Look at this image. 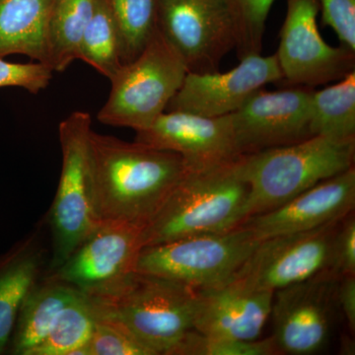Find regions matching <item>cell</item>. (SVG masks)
<instances>
[{
    "label": "cell",
    "instance_id": "cell-16",
    "mask_svg": "<svg viewBox=\"0 0 355 355\" xmlns=\"http://www.w3.org/2000/svg\"><path fill=\"white\" fill-rule=\"evenodd\" d=\"M355 168L315 184L277 209L248 218L242 225L260 241L313 230L342 220L354 211Z\"/></svg>",
    "mask_w": 355,
    "mask_h": 355
},
{
    "label": "cell",
    "instance_id": "cell-3",
    "mask_svg": "<svg viewBox=\"0 0 355 355\" xmlns=\"http://www.w3.org/2000/svg\"><path fill=\"white\" fill-rule=\"evenodd\" d=\"M235 162L187 170L164 205L142 229V248L241 226L249 218L250 191Z\"/></svg>",
    "mask_w": 355,
    "mask_h": 355
},
{
    "label": "cell",
    "instance_id": "cell-15",
    "mask_svg": "<svg viewBox=\"0 0 355 355\" xmlns=\"http://www.w3.org/2000/svg\"><path fill=\"white\" fill-rule=\"evenodd\" d=\"M135 141L182 156L189 170L230 164L241 156L227 116L207 118L186 112H164Z\"/></svg>",
    "mask_w": 355,
    "mask_h": 355
},
{
    "label": "cell",
    "instance_id": "cell-25",
    "mask_svg": "<svg viewBox=\"0 0 355 355\" xmlns=\"http://www.w3.org/2000/svg\"><path fill=\"white\" fill-rule=\"evenodd\" d=\"M80 60L110 80L123 67L118 30L106 0H98L84 33Z\"/></svg>",
    "mask_w": 355,
    "mask_h": 355
},
{
    "label": "cell",
    "instance_id": "cell-11",
    "mask_svg": "<svg viewBox=\"0 0 355 355\" xmlns=\"http://www.w3.org/2000/svg\"><path fill=\"white\" fill-rule=\"evenodd\" d=\"M342 220L263 240L233 279L275 292L326 272Z\"/></svg>",
    "mask_w": 355,
    "mask_h": 355
},
{
    "label": "cell",
    "instance_id": "cell-20",
    "mask_svg": "<svg viewBox=\"0 0 355 355\" xmlns=\"http://www.w3.org/2000/svg\"><path fill=\"white\" fill-rule=\"evenodd\" d=\"M43 252L34 236L0 268V354L6 349L23 301L36 286Z\"/></svg>",
    "mask_w": 355,
    "mask_h": 355
},
{
    "label": "cell",
    "instance_id": "cell-30",
    "mask_svg": "<svg viewBox=\"0 0 355 355\" xmlns=\"http://www.w3.org/2000/svg\"><path fill=\"white\" fill-rule=\"evenodd\" d=\"M323 273L335 280L355 275L354 211L340 222L331 245L328 268Z\"/></svg>",
    "mask_w": 355,
    "mask_h": 355
},
{
    "label": "cell",
    "instance_id": "cell-26",
    "mask_svg": "<svg viewBox=\"0 0 355 355\" xmlns=\"http://www.w3.org/2000/svg\"><path fill=\"white\" fill-rule=\"evenodd\" d=\"M279 354L272 336L263 340H238L216 338L191 331L169 355H275Z\"/></svg>",
    "mask_w": 355,
    "mask_h": 355
},
{
    "label": "cell",
    "instance_id": "cell-22",
    "mask_svg": "<svg viewBox=\"0 0 355 355\" xmlns=\"http://www.w3.org/2000/svg\"><path fill=\"white\" fill-rule=\"evenodd\" d=\"M313 137L355 139V70L340 83L314 90L311 104Z\"/></svg>",
    "mask_w": 355,
    "mask_h": 355
},
{
    "label": "cell",
    "instance_id": "cell-27",
    "mask_svg": "<svg viewBox=\"0 0 355 355\" xmlns=\"http://www.w3.org/2000/svg\"><path fill=\"white\" fill-rule=\"evenodd\" d=\"M239 25L237 55L239 60L260 55L266 18L275 0H230Z\"/></svg>",
    "mask_w": 355,
    "mask_h": 355
},
{
    "label": "cell",
    "instance_id": "cell-14",
    "mask_svg": "<svg viewBox=\"0 0 355 355\" xmlns=\"http://www.w3.org/2000/svg\"><path fill=\"white\" fill-rule=\"evenodd\" d=\"M144 227L123 221L99 222L51 279L83 293L99 291L135 270Z\"/></svg>",
    "mask_w": 355,
    "mask_h": 355
},
{
    "label": "cell",
    "instance_id": "cell-12",
    "mask_svg": "<svg viewBox=\"0 0 355 355\" xmlns=\"http://www.w3.org/2000/svg\"><path fill=\"white\" fill-rule=\"evenodd\" d=\"M336 282L326 273L275 292L272 338L279 354L320 352L330 336Z\"/></svg>",
    "mask_w": 355,
    "mask_h": 355
},
{
    "label": "cell",
    "instance_id": "cell-31",
    "mask_svg": "<svg viewBox=\"0 0 355 355\" xmlns=\"http://www.w3.org/2000/svg\"><path fill=\"white\" fill-rule=\"evenodd\" d=\"M322 25L338 35L342 46L355 51V0H318Z\"/></svg>",
    "mask_w": 355,
    "mask_h": 355
},
{
    "label": "cell",
    "instance_id": "cell-29",
    "mask_svg": "<svg viewBox=\"0 0 355 355\" xmlns=\"http://www.w3.org/2000/svg\"><path fill=\"white\" fill-rule=\"evenodd\" d=\"M53 72L50 65L43 62L14 64L0 58V88L20 87L38 94L48 87Z\"/></svg>",
    "mask_w": 355,
    "mask_h": 355
},
{
    "label": "cell",
    "instance_id": "cell-2",
    "mask_svg": "<svg viewBox=\"0 0 355 355\" xmlns=\"http://www.w3.org/2000/svg\"><path fill=\"white\" fill-rule=\"evenodd\" d=\"M84 294L96 320L118 324L155 355H169L193 330L198 291L181 282L135 270Z\"/></svg>",
    "mask_w": 355,
    "mask_h": 355
},
{
    "label": "cell",
    "instance_id": "cell-4",
    "mask_svg": "<svg viewBox=\"0 0 355 355\" xmlns=\"http://www.w3.org/2000/svg\"><path fill=\"white\" fill-rule=\"evenodd\" d=\"M355 139L316 137L241 155L235 167L249 186L250 217L279 207L324 180L354 167Z\"/></svg>",
    "mask_w": 355,
    "mask_h": 355
},
{
    "label": "cell",
    "instance_id": "cell-5",
    "mask_svg": "<svg viewBox=\"0 0 355 355\" xmlns=\"http://www.w3.org/2000/svg\"><path fill=\"white\" fill-rule=\"evenodd\" d=\"M188 73L186 64L160 30L144 51L111 79L108 100L98 113L104 125L146 130L166 112Z\"/></svg>",
    "mask_w": 355,
    "mask_h": 355
},
{
    "label": "cell",
    "instance_id": "cell-17",
    "mask_svg": "<svg viewBox=\"0 0 355 355\" xmlns=\"http://www.w3.org/2000/svg\"><path fill=\"white\" fill-rule=\"evenodd\" d=\"M273 295L237 279L198 291L193 330L216 338L258 340L272 316Z\"/></svg>",
    "mask_w": 355,
    "mask_h": 355
},
{
    "label": "cell",
    "instance_id": "cell-9",
    "mask_svg": "<svg viewBox=\"0 0 355 355\" xmlns=\"http://www.w3.org/2000/svg\"><path fill=\"white\" fill-rule=\"evenodd\" d=\"M318 0H287L275 55L288 86L314 88L340 81L355 70V51L324 42L317 25Z\"/></svg>",
    "mask_w": 355,
    "mask_h": 355
},
{
    "label": "cell",
    "instance_id": "cell-6",
    "mask_svg": "<svg viewBox=\"0 0 355 355\" xmlns=\"http://www.w3.org/2000/svg\"><path fill=\"white\" fill-rule=\"evenodd\" d=\"M260 242L245 225L181 238L142 248L135 272L181 282L197 291L212 288L232 279Z\"/></svg>",
    "mask_w": 355,
    "mask_h": 355
},
{
    "label": "cell",
    "instance_id": "cell-13",
    "mask_svg": "<svg viewBox=\"0 0 355 355\" xmlns=\"http://www.w3.org/2000/svg\"><path fill=\"white\" fill-rule=\"evenodd\" d=\"M227 72L190 73L172 98L166 112H186L207 118L227 116L241 108L266 85L282 83L277 55H252Z\"/></svg>",
    "mask_w": 355,
    "mask_h": 355
},
{
    "label": "cell",
    "instance_id": "cell-18",
    "mask_svg": "<svg viewBox=\"0 0 355 355\" xmlns=\"http://www.w3.org/2000/svg\"><path fill=\"white\" fill-rule=\"evenodd\" d=\"M57 0H0V58L25 55L49 64V25Z\"/></svg>",
    "mask_w": 355,
    "mask_h": 355
},
{
    "label": "cell",
    "instance_id": "cell-24",
    "mask_svg": "<svg viewBox=\"0 0 355 355\" xmlns=\"http://www.w3.org/2000/svg\"><path fill=\"white\" fill-rule=\"evenodd\" d=\"M94 323L83 292L62 310L49 335L29 355H90L88 342Z\"/></svg>",
    "mask_w": 355,
    "mask_h": 355
},
{
    "label": "cell",
    "instance_id": "cell-32",
    "mask_svg": "<svg viewBox=\"0 0 355 355\" xmlns=\"http://www.w3.org/2000/svg\"><path fill=\"white\" fill-rule=\"evenodd\" d=\"M336 304L340 308L350 334L355 331V275L342 277L336 282Z\"/></svg>",
    "mask_w": 355,
    "mask_h": 355
},
{
    "label": "cell",
    "instance_id": "cell-21",
    "mask_svg": "<svg viewBox=\"0 0 355 355\" xmlns=\"http://www.w3.org/2000/svg\"><path fill=\"white\" fill-rule=\"evenodd\" d=\"M98 0H57L49 25V64L62 72L80 60L84 33Z\"/></svg>",
    "mask_w": 355,
    "mask_h": 355
},
{
    "label": "cell",
    "instance_id": "cell-19",
    "mask_svg": "<svg viewBox=\"0 0 355 355\" xmlns=\"http://www.w3.org/2000/svg\"><path fill=\"white\" fill-rule=\"evenodd\" d=\"M81 293L76 287L51 277L33 287L16 320L13 354L29 355L49 335L62 310Z\"/></svg>",
    "mask_w": 355,
    "mask_h": 355
},
{
    "label": "cell",
    "instance_id": "cell-28",
    "mask_svg": "<svg viewBox=\"0 0 355 355\" xmlns=\"http://www.w3.org/2000/svg\"><path fill=\"white\" fill-rule=\"evenodd\" d=\"M90 355H155L118 324L96 320L88 342Z\"/></svg>",
    "mask_w": 355,
    "mask_h": 355
},
{
    "label": "cell",
    "instance_id": "cell-7",
    "mask_svg": "<svg viewBox=\"0 0 355 355\" xmlns=\"http://www.w3.org/2000/svg\"><path fill=\"white\" fill-rule=\"evenodd\" d=\"M92 120L86 112H73L58 127L62 166L51 209L53 254L57 270L99 223L91 202L89 137Z\"/></svg>",
    "mask_w": 355,
    "mask_h": 355
},
{
    "label": "cell",
    "instance_id": "cell-23",
    "mask_svg": "<svg viewBox=\"0 0 355 355\" xmlns=\"http://www.w3.org/2000/svg\"><path fill=\"white\" fill-rule=\"evenodd\" d=\"M118 30L121 64L139 57L158 30L159 0H106Z\"/></svg>",
    "mask_w": 355,
    "mask_h": 355
},
{
    "label": "cell",
    "instance_id": "cell-8",
    "mask_svg": "<svg viewBox=\"0 0 355 355\" xmlns=\"http://www.w3.org/2000/svg\"><path fill=\"white\" fill-rule=\"evenodd\" d=\"M158 27L190 73L218 71L239 39L230 0H159Z\"/></svg>",
    "mask_w": 355,
    "mask_h": 355
},
{
    "label": "cell",
    "instance_id": "cell-10",
    "mask_svg": "<svg viewBox=\"0 0 355 355\" xmlns=\"http://www.w3.org/2000/svg\"><path fill=\"white\" fill-rule=\"evenodd\" d=\"M314 88L291 86L254 93L228 114L236 146L241 155L291 146L312 137L311 104Z\"/></svg>",
    "mask_w": 355,
    "mask_h": 355
},
{
    "label": "cell",
    "instance_id": "cell-1",
    "mask_svg": "<svg viewBox=\"0 0 355 355\" xmlns=\"http://www.w3.org/2000/svg\"><path fill=\"white\" fill-rule=\"evenodd\" d=\"M90 193L96 220L144 227L187 172L181 155L91 132Z\"/></svg>",
    "mask_w": 355,
    "mask_h": 355
}]
</instances>
